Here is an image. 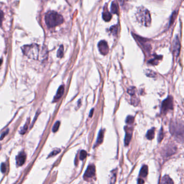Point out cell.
<instances>
[{
  "label": "cell",
  "mask_w": 184,
  "mask_h": 184,
  "mask_svg": "<svg viewBox=\"0 0 184 184\" xmlns=\"http://www.w3.org/2000/svg\"><path fill=\"white\" fill-rule=\"evenodd\" d=\"M110 31L114 35H117L118 32V26L117 25L112 26L110 28Z\"/></svg>",
  "instance_id": "44dd1931"
},
{
  "label": "cell",
  "mask_w": 184,
  "mask_h": 184,
  "mask_svg": "<svg viewBox=\"0 0 184 184\" xmlns=\"http://www.w3.org/2000/svg\"><path fill=\"white\" fill-rule=\"evenodd\" d=\"M21 49L23 54L30 59L42 61L48 57V51L47 48H41L35 43L24 45Z\"/></svg>",
  "instance_id": "6da1fadb"
},
{
  "label": "cell",
  "mask_w": 184,
  "mask_h": 184,
  "mask_svg": "<svg viewBox=\"0 0 184 184\" xmlns=\"http://www.w3.org/2000/svg\"><path fill=\"white\" fill-rule=\"evenodd\" d=\"M155 137V129H152L148 131L146 134V138L148 140H152Z\"/></svg>",
  "instance_id": "e0dca14e"
},
{
  "label": "cell",
  "mask_w": 184,
  "mask_h": 184,
  "mask_svg": "<svg viewBox=\"0 0 184 184\" xmlns=\"http://www.w3.org/2000/svg\"><path fill=\"white\" fill-rule=\"evenodd\" d=\"M59 126H60V122L57 121L55 123V124L54 125L53 128H52V131L54 132H56L58 131V130L59 129Z\"/></svg>",
  "instance_id": "603a6c76"
},
{
  "label": "cell",
  "mask_w": 184,
  "mask_h": 184,
  "mask_svg": "<svg viewBox=\"0 0 184 184\" xmlns=\"http://www.w3.org/2000/svg\"><path fill=\"white\" fill-rule=\"evenodd\" d=\"M4 17V13L3 11L1 10H0V26H2V21Z\"/></svg>",
  "instance_id": "1f68e13d"
},
{
  "label": "cell",
  "mask_w": 184,
  "mask_h": 184,
  "mask_svg": "<svg viewBox=\"0 0 184 184\" xmlns=\"http://www.w3.org/2000/svg\"><path fill=\"white\" fill-rule=\"evenodd\" d=\"M145 72H146V75H147V76L150 77H154L156 75L155 72H153L151 70H147Z\"/></svg>",
  "instance_id": "d4e9b609"
},
{
  "label": "cell",
  "mask_w": 184,
  "mask_h": 184,
  "mask_svg": "<svg viewBox=\"0 0 184 184\" xmlns=\"http://www.w3.org/2000/svg\"><path fill=\"white\" fill-rule=\"evenodd\" d=\"M26 160V155L24 152H21L17 155L16 158V161L17 165L20 166L24 164Z\"/></svg>",
  "instance_id": "30bf717a"
},
{
  "label": "cell",
  "mask_w": 184,
  "mask_h": 184,
  "mask_svg": "<svg viewBox=\"0 0 184 184\" xmlns=\"http://www.w3.org/2000/svg\"><path fill=\"white\" fill-rule=\"evenodd\" d=\"M87 156V152L84 150H82L80 152V155H79V158L81 160H84Z\"/></svg>",
  "instance_id": "cb8c5ba5"
},
{
  "label": "cell",
  "mask_w": 184,
  "mask_h": 184,
  "mask_svg": "<svg viewBox=\"0 0 184 184\" xmlns=\"http://www.w3.org/2000/svg\"><path fill=\"white\" fill-rule=\"evenodd\" d=\"M28 123L26 124V123L25 125L23 126V128H22V130L20 131V133L21 134H22V135H24L25 133L26 132V131H27V130H28Z\"/></svg>",
  "instance_id": "f1b7e54d"
},
{
  "label": "cell",
  "mask_w": 184,
  "mask_h": 184,
  "mask_svg": "<svg viewBox=\"0 0 184 184\" xmlns=\"http://www.w3.org/2000/svg\"><path fill=\"white\" fill-rule=\"evenodd\" d=\"M8 131H9V130H7L6 131H4L2 135H1V137H0V140H2L4 138V137L6 136L7 135H8Z\"/></svg>",
  "instance_id": "d6a6232c"
},
{
  "label": "cell",
  "mask_w": 184,
  "mask_h": 184,
  "mask_svg": "<svg viewBox=\"0 0 184 184\" xmlns=\"http://www.w3.org/2000/svg\"><path fill=\"white\" fill-rule=\"evenodd\" d=\"M136 92V88L135 87H131L128 90V92L131 96H135Z\"/></svg>",
  "instance_id": "4316f807"
},
{
  "label": "cell",
  "mask_w": 184,
  "mask_h": 184,
  "mask_svg": "<svg viewBox=\"0 0 184 184\" xmlns=\"http://www.w3.org/2000/svg\"><path fill=\"white\" fill-rule=\"evenodd\" d=\"M96 169L95 166L93 165H90L88 166L86 170L84 175V178L85 180H87L89 178H91L95 175Z\"/></svg>",
  "instance_id": "ba28073f"
},
{
  "label": "cell",
  "mask_w": 184,
  "mask_h": 184,
  "mask_svg": "<svg viewBox=\"0 0 184 184\" xmlns=\"http://www.w3.org/2000/svg\"><path fill=\"white\" fill-rule=\"evenodd\" d=\"M133 36H134L135 38H136L137 41L140 43L141 47L145 49V50L146 52H148L150 51L151 49V45L149 43L147 42V41H148L147 40L145 39V38H143L142 37H139L136 35H133Z\"/></svg>",
  "instance_id": "8992f818"
},
{
  "label": "cell",
  "mask_w": 184,
  "mask_h": 184,
  "mask_svg": "<svg viewBox=\"0 0 184 184\" xmlns=\"http://www.w3.org/2000/svg\"><path fill=\"white\" fill-rule=\"evenodd\" d=\"M134 122V117L131 116H129L126 119V123L129 124H132Z\"/></svg>",
  "instance_id": "484cf974"
},
{
  "label": "cell",
  "mask_w": 184,
  "mask_h": 184,
  "mask_svg": "<svg viewBox=\"0 0 184 184\" xmlns=\"http://www.w3.org/2000/svg\"><path fill=\"white\" fill-rule=\"evenodd\" d=\"M64 92V86L63 85H61L58 89L55 96L54 97V102H56L62 97L63 95Z\"/></svg>",
  "instance_id": "7c38bea8"
},
{
  "label": "cell",
  "mask_w": 184,
  "mask_h": 184,
  "mask_svg": "<svg viewBox=\"0 0 184 184\" xmlns=\"http://www.w3.org/2000/svg\"><path fill=\"white\" fill-rule=\"evenodd\" d=\"M181 50V43L178 36L175 38L173 42V52L174 56L177 57L179 55Z\"/></svg>",
  "instance_id": "9c48e42d"
},
{
  "label": "cell",
  "mask_w": 184,
  "mask_h": 184,
  "mask_svg": "<svg viewBox=\"0 0 184 184\" xmlns=\"http://www.w3.org/2000/svg\"><path fill=\"white\" fill-rule=\"evenodd\" d=\"M170 131L176 138L183 141L184 138V127L183 124L177 122L172 123L170 125Z\"/></svg>",
  "instance_id": "277c9868"
},
{
  "label": "cell",
  "mask_w": 184,
  "mask_h": 184,
  "mask_svg": "<svg viewBox=\"0 0 184 184\" xmlns=\"http://www.w3.org/2000/svg\"><path fill=\"white\" fill-rule=\"evenodd\" d=\"M98 47L101 54L103 55H106L108 54L109 50V45L107 44V43L105 40L100 41L98 44Z\"/></svg>",
  "instance_id": "52a82bcc"
},
{
  "label": "cell",
  "mask_w": 184,
  "mask_h": 184,
  "mask_svg": "<svg viewBox=\"0 0 184 184\" xmlns=\"http://www.w3.org/2000/svg\"><path fill=\"white\" fill-rule=\"evenodd\" d=\"M138 184H144V181L143 179L139 178L138 180Z\"/></svg>",
  "instance_id": "836d02e7"
},
{
  "label": "cell",
  "mask_w": 184,
  "mask_h": 184,
  "mask_svg": "<svg viewBox=\"0 0 184 184\" xmlns=\"http://www.w3.org/2000/svg\"><path fill=\"white\" fill-rule=\"evenodd\" d=\"M177 14V13H176V11H174L172 13V15L171 16V19H170V21H169V26L173 24L175 19H176Z\"/></svg>",
  "instance_id": "7402d4cb"
},
{
  "label": "cell",
  "mask_w": 184,
  "mask_h": 184,
  "mask_svg": "<svg viewBox=\"0 0 184 184\" xmlns=\"http://www.w3.org/2000/svg\"><path fill=\"white\" fill-rule=\"evenodd\" d=\"M103 19L106 22H109L112 19V15L108 11L107 8V5L105 6V7L104 8L103 14H102Z\"/></svg>",
  "instance_id": "8fae6325"
},
{
  "label": "cell",
  "mask_w": 184,
  "mask_h": 184,
  "mask_svg": "<svg viewBox=\"0 0 184 184\" xmlns=\"http://www.w3.org/2000/svg\"><path fill=\"white\" fill-rule=\"evenodd\" d=\"M162 56H157L155 59L149 60L148 63H150L152 65H157L158 63V61L162 59Z\"/></svg>",
  "instance_id": "ac0fdd59"
},
{
  "label": "cell",
  "mask_w": 184,
  "mask_h": 184,
  "mask_svg": "<svg viewBox=\"0 0 184 184\" xmlns=\"http://www.w3.org/2000/svg\"><path fill=\"white\" fill-rule=\"evenodd\" d=\"M111 12L112 14H118V4L116 2L112 1L111 4Z\"/></svg>",
  "instance_id": "4fadbf2b"
},
{
  "label": "cell",
  "mask_w": 184,
  "mask_h": 184,
  "mask_svg": "<svg viewBox=\"0 0 184 184\" xmlns=\"http://www.w3.org/2000/svg\"><path fill=\"white\" fill-rule=\"evenodd\" d=\"M1 171L2 173H4L6 171V166L4 163H2L1 165Z\"/></svg>",
  "instance_id": "4dcf8cb0"
},
{
  "label": "cell",
  "mask_w": 184,
  "mask_h": 184,
  "mask_svg": "<svg viewBox=\"0 0 184 184\" xmlns=\"http://www.w3.org/2000/svg\"><path fill=\"white\" fill-rule=\"evenodd\" d=\"M163 138H164L163 131H162V129H161V130L159 131V133L158 138V140L159 142H160L162 140Z\"/></svg>",
  "instance_id": "83f0119b"
},
{
  "label": "cell",
  "mask_w": 184,
  "mask_h": 184,
  "mask_svg": "<svg viewBox=\"0 0 184 184\" xmlns=\"http://www.w3.org/2000/svg\"><path fill=\"white\" fill-rule=\"evenodd\" d=\"M60 151H61L60 150H56L52 151V152H51L50 155H49V157H52V156H54L55 155H57L60 152Z\"/></svg>",
  "instance_id": "f546056e"
},
{
  "label": "cell",
  "mask_w": 184,
  "mask_h": 184,
  "mask_svg": "<svg viewBox=\"0 0 184 184\" xmlns=\"http://www.w3.org/2000/svg\"><path fill=\"white\" fill-rule=\"evenodd\" d=\"M160 184H173V181L169 176L166 175L162 177L160 181Z\"/></svg>",
  "instance_id": "5bb4252c"
},
{
  "label": "cell",
  "mask_w": 184,
  "mask_h": 184,
  "mask_svg": "<svg viewBox=\"0 0 184 184\" xmlns=\"http://www.w3.org/2000/svg\"><path fill=\"white\" fill-rule=\"evenodd\" d=\"M148 174V167L146 165H144L140 169L139 176L141 177H146Z\"/></svg>",
  "instance_id": "2e32d148"
},
{
  "label": "cell",
  "mask_w": 184,
  "mask_h": 184,
  "mask_svg": "<svg viewBox=\"0 0 184 184\" xmlns=\"http://www.w3.org/2000/svg\"><path fill=\"white\" fill-rule=\"evenodd\" d=\"M104 133V132L103 130H100V132H99V134H98V136L97 141H96V144H95L96 145L95 146L99 145L100 144L103 142Z\"/></svg>",
  "instance_id": "9a60e30c"
},
{
  "label": "cell",
  "mask_w": 184,
  "mask_h": 184,
  "mask_svg": "<svg viewBox=\"0 0 184 184\" xmlns=\"http://www.w3.org/2000/svg\"><path fill=\"white\" fill-rule=\"evenodd\" d=\"M131 138H132V133H131L126 132V134L125 135V141H124L125 146L129 145V143H130V141L131 140Z\"/></svg>",
  "instance_id": "d6986e66"
},
{
  "label": "cell",
  "mask_w": 184,
  "mask_h": 184,
  "mask_svg": "<svg viewBox=\"0 0 184 184\" xmlns=\"http://www.w3.org/2000/svg\"><path fill=\"white\" fill-rule=\"evenodd\" d=\"M63 54H64V47H63V45H62L59 47V49L57 51V55L58 57L62 58L63 56Z\"/></svg>",
  "instance_id": "ffe728a7"
},
{
  "label": "cell",
  "mask_w": 184,
  "mask_h": 184,
  "mask_svg": "<svg viewBox=\"0 0 184 184\" xmlns=\"http://www.w3.org/2000/svg\"><path fill=\"white\" fill-rule=\"evenodd\" d=\"M93 111H94V109H92V110L90 111V117H92L93 112Z\"/></svg>",
  "instance_id": "e575fe53"
},
{
  "label": "cell",
  "mask_w": 184,
  "mask_h": 184,
  "mask_svg": "<svg viewBox=\"0 0 184 184\" xmlns=\"http://www.w3.org/2000/svg\"><path fill=\"white\" fill-rule=\"evenodd\" d=\"M2 59H0V65L2 64Z\"/></svg>",
  "instance_id": "d590c367"
},
{
  "label": "cell",
  "mask_w": 184,
  "mask_h": 184,
  "mask_svg": "<svg viewBox=\"0 0 184 184\" xmlns=\"http://www.w3.org/2000/svg\"><path fill=\"white\" fill-rule=\"evenodd\" d=\"M137 18L139 22L144 26H148L151 24V18L150 13L147 9L141 7L138 9Z\"/></svg>",
  "instance_id": "3957f363"
},
{
  "label": "cell",
  "mask_w": 184,
  "mask_h": 184,
  "mask_svg": "<svg viewBox=\"0 0 184 184\" xmlns=\"http://www.w3.org/2000/svg\"><path fill=\"white\" fill-rule=\"evenodd\" d=\"M45 21L48 27L52 28L63 23L64 19L62 16L55 11H49L45 16Z\"/></svg>",
  "instance_id": "7a4b0ae2"
},
{
  "label": "cell",
  "mask_w": 184,
  "mask_h": 184,
  "mask_svg": "<svg viewBox=\"0 0 184 184\" xmlns=\"http://www.w3.org/2000/svg\"><path fill=\"white\" fill-rule=\"evenodd\" d=\"M173 108V98L172 96H169L162 102L161 107L162 113L165 114L168 111Z\"/></svg>",
  "instance_id": "5b68a950"
}]
</instances>
